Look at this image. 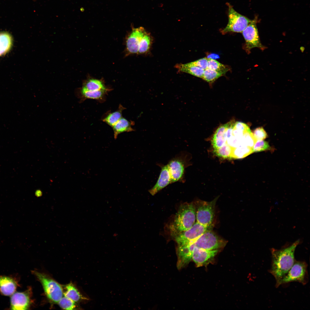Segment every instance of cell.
I'll use <instances>...</instances> for the list:
<instances>
[{
	"instance_id": "obj_20",
	"label": "cell",
	"mask_w": 310,
	"mask_h": 310,
	"mask_svg": "<svg viewBox=\"0 0 310 310\" xmlns=\"http://www.w3.org/2000/svg\"><path fill=\"white\" fill-rule=\"evenodd\" d=\"M80 89L84 90L91 91L102 90L108 91L110 90L106 87L102 81L93 78L86 81L84 83L82 88Z\"/></svg>"
},
{
	"instance_id": "obj_15",
	"label": "cell",
	"mask_w": 310,
	"mask_h": 310,
	"mask_svg": "<svg viewBox=\"0 0 310 310\" xmlns=\"http://www.w3.org/2000/svg\"><path fill=\"white\" fill-rule=\"evenodd\" d=\"M18 286V280L13 277L0 276V292L3 295L10 296L16 291Z\"/></svg>"
},
{
	"instance_id": "obj_3",
	"label": "cell",
	"mask_w": 310,
	"mask_h": 310,
	"mask_svg": "<svg viewBox=\"0 0 310 310\" xmlns=\"http://www.w3.org/2000/svg\"><path fill=\"white\" fill-rule=\"evenodd\" d=\"M33 273L41 283L48 299L53 303H58L63 296L62 286L44 274L36 271H34Z\"/></svg>"
},
{
	"instance_id": "obj_14",
	"label": "cell",
	"mask_w": 310,
	"mask_h": 310,
	"mask_svg": "<svg viewBox=\"0 0 310 310\" xmlns=\"http://www.w3.org/2000/svg\"><path fill=\"white\" fill-rule=\"evenodd\" d=\"M160 173L156 183L149 190L150 193L154 195L170 184L171 183L170 176L167 165L161 167Z\"/></svg>"
},
{
	"instance_id": "obj_8",
	"label": "cell",
	"mask_w": 310,
	"mask_h": 310,
	"mask_svg": "<svg viewBox=\"0 0 310 310\" xmlns=\"http://www.w3.org/2000/svg\"><path fill=\"white\" fill-rule=\"evenodd\" d=\"M216 200L215 199L210 202H199L196 209V222L203 225L210 227L214 219Z\"/></svg>"
},
{
	"instance_id": "obj_22",
	"label": "cell",
	"mask_w": 310,
	"mask_h": 310,
	"mask_svg": "<svg viewBox=\"0 0 310 310\" xmlns=\"http://www.w3.org/2000/svg\"><path fill=\"white\" fill-rule=\"evenodd\" d=\"M125 109L123 106L120 104L117 110L113 112L108 113L103 118L102 121L112 127L122 117V112Z\"/></svg>"
},
{
	"instance_id": "obj_18",
	"label": "cell",
	"mask_w": 310,
	"mask_h": 310,
	"mask_svg": "<svg viewBox=\"0 0 310 310\" xmlns=\"http://www.w3.org/2000/svg\"><path fill=\"white\" fill-rule=\"evenodd\" d=\"M133 122L130 121L123 117L112 127L115 139L117 138L120 134L124 132H129L134 130L132 126Z\"/></svg>"
},
{
	"instance_id": "obj_11",
	"label": "cell",
	"mask_w": 310,
	"mask_h": 310,
	"mask_svg": "<svg viewBox=\"0 0 310 310\" xmlns=\"http://www.w3.org/2000/svg\"><path fill=\"white\" fill-rule=\"evenodd\" d=\"M31 290L23 292H15L11 295L10 308L12 310H26L31 303Z\"/></svg>"
},
{
	"instance_id": "obj_5",
	"label": "cell",
	"mask_w": 310,
	"mask_h": 310,
	"mask_svg": "<svg viewBox=\"0 0 310 310\" xmlns=\"http://www.w3.org/2000/svg\"><path fill=\"white\" fill-rule=\"evenodd\" d=\"M188 161L187 154L182 152L168 162L167 165L172 183L183 180L185 169L189 164Z\"/></svg>"
},
{
	"instance_id": "obj_7",
	"label": "cell",
	"mask_w": 310,
	"mask_h": 310,
	"mask_svg": "<svg viewBox=\"0 0 310 310\" xmlns=\"http://www.w3.org/2000/svg\"><path fill=\"white\" fill-rule=\"evenodd\" d=\"M227 5L228 21L222 32L224 33L229 32L242 33L251 20L237 12L229 3Z\"/></svg>"
},
{
	"instance_id": "obj_32",
	"label": "cell",
	"mask_w": 310,
	"mask_h": 310,
	"mask_svg": "<svg viewBox=\"0 0 310 310\" xmlns=\"http://www.w3.org/2000/svg\"><path fill=\"white\" fill-rule=\"evenodd\" d=\"M190 63L204 70L208 68V59L206 57H204L190 62Z\"/></svg>"
},
{
	"instance_id": "obj_26",
	"label": "cell",
	"mask_w": 310,
	"mask_h": 310,
	"mask_svg": "<svg viewBox=\"0 0 310 310\" xmlns=\"http://www.w3.org/2000/svg\"><path fill=\"white\" fill-rule=\"evenodd\" d=\"M152 42V39L150 35L146 32L140 41L138 53L143 54L147 52L149 50Z\"/></svg>"
},
{
	"instance_id": "obj_27",
	"label": "cell",
	"mask_w": 310,
	"mask_h": 310,
	"mask_svg": "<svg viewBox=\"0 0 310 310\" xmlns=\"http://www.w3.org/2000/svg\"><path fill=\"white\" fill-rule=\"evenodd\" d=\"M232 148L226 143L219 148L215 149L214 153L217 156L224 158H231Z\"/></svg>"
},
{
	"instance_id": "obj_17",
	"label": "cell",
	"mask_w": 310,
	"mask_h": 310,
	"mask_svg": "<svg viewBox=\"0 0 310 310\" xmlns=\"http://www.w3.org/2000/svg\"><path fill=\"white\" fill-rule=\"evenodd\" d=\"M227 123L220 126L215 132L211 142L214 149L220 148L226 143L225 134Z\"/></svg>"
},
{
	"instance_id": "obj_4",
	"label": "cell",
	"mask_w": 310,
	"mask_h": 310,
	"mask_svg": "<svg viewBox=\"0 0 310 310\" xmlns=\"http://www.w3.org/2000/svg\"><path fill=\"white\" fill-rule=\"evenodd\" d=\"M308 265L305 261L295 260L293 265L281 280L279 286L291 282H297L305 285L309 281Z\"/></svg>"
},
{
	"instance_id": "obj_28",
	"label": "cell",
	"mask_w": 310,
	"mask_h": 310,
	"mask_svg": "<svg viewBox=\"0 0 310 310\" xmlns=\"http://www.w3.org/2000/svg\"><path fill=\"white\" fill-rule=\"evenodd\" d=\"M223 75L214 70L207 68L204 70L202 78L208 82H213Z\"/></svg>"
},
{
	"instance_id": "obj_25",
	"label": "cell",
	"mask_w": 310,
	"mask_h": 310,
	"mask_svg": "<svg viewBox=\"0 0 310 310\" xmlns=\"http://www.w3.org/2000/svg\"><path fill=\"white\" fill-rule=\"evenodd\" d=\"M207 68L220 73L223 75L228 70V68L227 66L215 59H208Z\"/></svg>"
},
{
	"instance_id": "obj_9",
	"label": "cell",
	"mask_w": 310,
	"mask_h": 310,
	"mask_svg": "<svg viewBox=\"0 0 310 310\" xmlns=\"http://www.w3.org/2000/svg\"><path fill=\"white\" fill-rule=\"evenodd\" d=\"M256 19L251 20L250 23L242 32L245 42V48L249 53L252 48L257 47L263 50L265 47L261 44L256 26Z\"/></svg>"
},
{
	"instance_id": "obj_23",
	"label": "cell",
	"mask_w": 310,
	"mask_h": 310,
	"mask_svg": "<svg viewBox=\"0 0 310 310\" xmlns=\"http://www.w3.org/2000/svg\"><path fill=\"white\" fill-rule=\"evenodd\" d=\"M12 43L10 34L5 32H0V56L5 54L10 50Z\"/></svg>"
},
{
	"instance_id": "obj_19",
	"label": "cell",
	"mask_w": 310,
	"mask_h": 310,
	"mask_svg": "<svg viewBox=\"0 0 310 310\" xmlns=\"http://www.w3.org/2000/svg\"><path fill=\"white\" fill-rule=\"evenodd\" d=\"M108 91L105 90L96 91H88L80 89L78 92V96L81 99V101H83L87 99L96 100L99 101H103Z\"/></svg>"
},
{
	"instance_id": "obj_24",
	"label": "cell",
	"mask_w": 310,
	"mask_h": 310,
	"mask_svg": "<svg viewBox=\"0 0 310 310\" xmlns=\"http://www.w3.org/2000/svg\"><path fill=\"white\" fill-rule=\"evenodd\" d=\"M253 152L252 148L240 145L232 148L231 158L240 159L244 158Z\"/></svg>"
},
{
	"instance_id": "obj_13",
	"label": "cell",
	"mask_w": 310,
	"mask_h": 310,
	"mask_svg": "<svg viewBox=\"0 0 310 310\" xmlns=\"http://www.w3.org/2000/svg\"><path fill=\"white\" fill-rule=\"evenodd\" d=\"M218 249L208 250L194 247L192 255V259L197 267L207 264L216 255Z\"/></svg>"
},
{
	"instance_id": "obj_16",
	"label": "cell",
	"mask_w": 310,
	"mask_h": 310,
	"mask_svg": "<svg viewBox=\"0 0 310 310\" xmlns=\"http://www.w3.org/2000/svg\"><path fill=\"white\" fill-rule=\"evenodd\" d=\"M63 295L76 303L90 300L89 298L83 296L76 287L71 283L64 286Z\"/></svg>"
},
{
	"instance_id": "obj_12",
	"label": "cell",
	"mask_w": 310,
	"mask_h": 310,
	"mask_svg": "<svg viewBox=\"0 0 310 310\" xmlns=\"http://www.w3.org/2000/svg\"><path fill=\"white\" fill-rule=\"evenodd\" d=\"M146 32L142 27L133 29L126 41V49L129 53H138L141 40Z\"/></svg>"
},
{
	"instance_id": "obj_2",
	"label": "cell",
	"mask_w": 310,
	"mask_h": 310,
	"mask_svg": "<svg viewBox=\"0 0 310 310\" xmlns=\"http://www.w3.org/2000/svg\"><path fill=\"white\" fill-rule=\"evenodd\" d=\"M196 219L195 205L192 203L182 204L175 217V227L180 232L187 230L193 226Z\"/></svg>"
},
{
	"instance_id": "obj_31",
	"label": "cell",
	"mask_w": 310,
	"mask_h": 310,
	"mask_svg": "<svg viewBox=\"0 0 310 310\" xmlns=\"http://www.w3.org/2000/svg\"><path fill=\"white\" fill-rule=\"evenodd\" d=\"M253 134L257 140H264L268 137L266 132L262 127L256 128L254 131Z\"/></svg>"
},
{
	"instance_id": "obj_30",
	"label": "cell",
	"mask_w": 310,
	"mask_h": 310,
	"mask_svg": "<svg viewBox=\"0 0 310 310\" xmlns=\"http://www.w3.org/2000/svg\"><path fill=\"white\" fill-rule=\"evenodd\" d=\"M271 149L268 143L263 140H257L252 148L253 152H259Z\"/></svg>"
},
{
	"instance_id": "obj_6",
	"label": "cell",
	"mask_w": 310,
	"mask_h": 310,
	"mask_svg": "<svg viewBox=\"0 0 310 310\" xmlns=\"http://www.w3.org/2000/svg\"><path fill=\"white\" fill-rule=\"evenodd\" d=\"M194 247L206 250L218 249L225 245V241L214 232L208 230L193 241Z\"/></svg>"
},
{
	"instance_id": "obj_33",
	"label": "cell",
	"mask_w": 310,
	"mask_h": 310,
	"mask_svg": "<svg viewBox=\"0 0 310 310\" xmlns=\"http://www.w3.org/2000/svg\"><path fill=\"white\" fill-rule=\"evenodd\" d=\"M207 57V58L208 59H214L219 58V57L218 55L214 54H211L209 55Z\"/></svg>"
},
{
	"instance_id": "obj_10",
	"label": "cell",
	"mask_w": 310,
	"mask_h": 310,
	"mask_svg": "<svg viewBox=\"0 0 310 310\" xmlns=\"http://www.w3.org/2000/svg\"><path fill=\"white\" fill-rule=\"evenodd\" d=\"M210 227L203 225L197 222L188 230L181 232L175 238L178 245L191 244L206 231Z\"/></svg>"
},
{
	"instance_id": "obj_1",
	"label": "cell",
	"mask_w": 310,
	"mask_h": 310,
	"mask_svg": "<svg viewBox=\"0 0 310 310\" xmlns=\"http://www.w3.org/2000/svg\"><path fill=\"white\" fill-rule=\"evenodd\" d=\"M299 240L292 244L277 249H271L272 261L269 272L274 277L276 286L278 287L281 280L285 276L295 260L294 252L299 244Z\"/></svg>"
},
{
	"instance_id": "obj_29",
	"label": "cell",
	"mask_w": 310,
	"mask_h": 310,
	"mask_svg": "<svg viewBox=\"0 0 310 310\" xmlns=\"http://www.w3.org/2000/svg\"><path fill=\"white\" fill-rule=\"evenodd\" d=\"M58 303L60 307L64 309L73 310L77 308L76 302L64 296L62 297Z\"/></svg>"
},
{
	"instance_id": "obj_21",
	"label": "cell",
	"mask_w": 310,
	"mask_h": 310,
	"mask_svg": "<svg viewBox=\"0 0 310 310\" xmlns=\"http://www.w3.org/2000/svg\"><path fill=\"white\" fill-rule=\"evenodd\" d=\"M179 70L190 74L202 78L204 70L189 63L177 64L176 66Z\"/></svg>"
}]
</instances>
